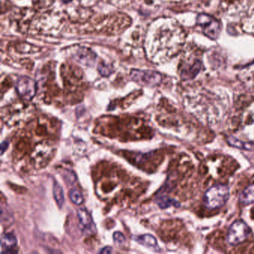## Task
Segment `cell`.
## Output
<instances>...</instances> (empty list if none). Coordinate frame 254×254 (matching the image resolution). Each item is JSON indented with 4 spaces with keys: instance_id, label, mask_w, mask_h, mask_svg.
Here are the masks:
<instances>
[{
    "instance_id": "6da1fadb",
    "label": "cell",
    "mask_w": 254,
    "mask_h": 254,
    "mask_svg": "<svg viewBox=\"0 0 254 254\" xmlns=\"http://www.w3.org/2000/svg\"><path fill=\"white\" fill-rule=\"evenodd\" d=\"M157 50L159 60L172 59L181 51L186 40L184 30L177 22L164 20L157 30Z\"/></svg>"
},
{
    "instance_id": "7a4b0ae2",
    "label": "cell",
    "mask_w": 254,
    "mask_h": 254,
    "mask_svg": "<svg viewBox=\"0 0 254 254\" xmlns=\"http://www.w3.org/2000/svg\"><path fill=\"white\" fill-rule=\"evenodd\" d=\"M230 189L226 184H216L210 187L203 197L204 206L208 210L222 208L230 198Z\"/></svg>"
},
{
    "instance_id": "3957f363",
    "label": "cell",
    "mask_w": 254,
    "mask_h": 254,
    "mask_svg": "<svg viewBox=\"0 0 254 254\" xmlns=\"http://www.w3.org/2000/svg\"><path fill=\"white\" fill-rule=\"evenodd\" d=\"M251 233V227L244 221L238 220L230 225L227 234V242L230 246H236L247 240Z\"/></svg>"
},
{
    "instance_id": "277c9868",
    "label": "cell",
    "mask_w": 254,
    "mask_h": 254,
    "mask_svg": "<svg viewBox=\"0 0 254 254\" xmlns=\"http://www.w3.org/2000/svg\"><path fill=\"white\" fill-rule=\"evenodd\" d=\"M16 90L20 98L24 101H31L37 92L35 81L29 77H20L16 84Z\"/></svg>"
},
{
    "instance_id": "5b68a950",
    "label": "cell",
    "mask_w": 254,
    "mask_h": 254,
    "mask_svg": "<svg viewBox=\"0 0 254 254\" xmlns=\"http://www.w3.org/2000/svg\"><path fill=\"white\" fill-rule=\"evenodd\" d=\"M130 77L136 82L147 86H156L161 81L160 74L152 71L133 70Z\"/></svg>"
},
{
    "instance_id": "8992f818",
    "label": "cell",
    "mask_w": 254,
    "mask_h": 254,
    "mask_svg": "<svg viewBox=\"0 0 254 254\" xmlns=\"http://www.w3.org/2000/svg\"><path fill=\"white\" fill-rule=\"evenodd\" d=\"M197 23L202 28L204 34L210 38L216 39L219 35L220 30L219 22L210 16L201 14L197 17Z\"/></svg>"
},
{
    "instance_id": "52a82bcc",
    "label": "cell",
    "mask_w": 254,
    "mask_h": 254,
    "mask_svg": "<svg viewBox=\"0 0 254 254\" xmlns=\"http://www.w3.org/2000/svg\"><path fill=\"white\" fill-rule=\"evenodd\" d=\"M17 238L12 233H4L1 237V247H2V254H16L17 253Z\"/></svg>"
},
{
    "instance_id": "ba28073f",
    "label": "cell",
    "mask_w": 254,
    "mask_h": 254,
    "mask_svg": "<svg viewBox=\"0 0 254 254\" xmlns=\"http://www.w3.org/2000/svg\"><path fill=\"white\" fill-rule=\"evenodd\" d=\"M78 217L79 219L80 228L82 230H95V225L91 215L85 209H79L78 210Z\"/></svg>"
},
{
    "instance_id": "9c48e42d",
    "label": "cell",
    "mask_w": 254,
    "mask_h": 254,
    "mask_svg": "<svg viewBox=\"0 0 254 254\" xmlns=\"http://www.w3.org/2000/svg\"><path fill=\"white\" fill-rule=\"evenodd\" d=\"M135 240L138 243L140 244V245H143V246L146 247V248H149V249L153 250L155 252H159L160 251V248H159V245H158L156 238L152 236V235H141V236H136L135 238Z\"/></svg>"
},
{
    "instance_id": "30bf717a",
    "label": "cell",
    "mask_w": 254,
    "mask_h": 254,
    "mask_svg": "<svg viewBox=\"0 0 254 254\" xmlns=\"http://www.w3.org/2000/svg\"><path fill=\"white\" fill-rule=\"evenodd\" d=\"M239 202L243 206L254 203V184L248 186L239 194Z\"/></svg>"
},
{
    "instance_id": "8fae6325",
    "label": "cell",
    "mask_w": 254,
    "mask_h": 254,
    "mask_svg": "<svg viewBox=\"0 0 254 254\" xmlns=\"http://www.w3.org/2000/svg\"><path fill=\"white\" fill-rule=\"evenodd\" d=\"M227 142L229 145L233 147L237 148L239 149L245 151H254V143H248L245 141L240 140L238 138L233 136H230L227 137Z\"/></svg>"
},
{
    "instance_id": "7c38bea8",
    "label": "cell",
    "mask_w": 254,
    "mask_h": 254,
    "mask_svg": "<svg viewBox=\"0 0 254 254\" xmlns=\"http://www.w3.org/2000/svg\"><path fill=\"white\" fill-rule=\"evenodd\" d=\"M156 203L161 209H167L171 207H180L181 206V204L176 200L166 195L158 197L156 199Z\"/></svg>"
},
{
    "instance_id": "4fadbf2b",
    "label": "cell",
    "mask_w": 254,
    "mask_h": 254,
    "mask_svg": "<svg viewBox=\"0 0 254 254\" xmlns=\"http://www.w3.org/2000/svg\"><path fill=\"white\" fill-rule=\"evenodd\" d=\"M53 194L55 202L58 204L59 208L62 209L65 202L64 193L62 186L56 181L53 184Z\"/></svg>"
},
{
    "instance_id": "5bb4252c",
    "label": "cell",
    "mask_w": 254,
    "mask_h": 254,
    "mask_svg": "<svg viewBox=\"0 0 254 254\" xmlns=\"http://www.w3.org/2000/svg\"><path fill=\"white\" fill-rule=\"evenodd\" d=\"M69 197H70L72 202L75 205H81L84 202V197H83L82 193L76 189H73L69 191Z\"/></svg>"
},
{
    "instance_id": "9a60e30c",
    "label": "cell",
    "mask_w": 254,
    "mask_h": 254,
    "mask_svg": "<svg viewBox=\"0 0 254 254\" xmlns=\"http://www.w3.org/2000/svg\"><path fill=\"white\" fill-rule=\"evenodd\" d=\"M113 239H114L116 245H119V246H122L126 244V238H125L124 235L120 232H115L113 235Z\"/></svg>"
},
{
    "instance_id": "2e32d148",
    "label": "cell",
    "mask_w": 254,
    "mask_h": 254,
    "mask_svg": "<svg viewBox=\"0 0 254 254\" xmlns=\"http://www.w3.org/2000/svg\"><path fill=\"white\" fill-rule=\"evenodd\" d=\"M106 66H100L98 68L100 74L103 76H108L111 73V70L109 69L108 67H105Z\"/></svg>"
},
{
    "instance_id": "e0dca14e",
    "label": "cell",
    "mask_w": 254,
    "mask_h": 254,
    "mask_svg": "<svg viewBox=\"0 0 254 254\" xmlns=\"http://www.w3.org/2000/svg\"><path fill=\"white\" fill-rule=\"evenodd\" d=\"M112 251H113V250H112L111 247L107 246L104 247L101 251H99V254H111Z\"/></svg>"
},
{
    "instance_id": "ac0fdd59",
    "label": "cell",
    "mask_w": 254,
    "mask_h": 254,
    "mask_svg": "<svg viewBox=\"0 0 254 254\" xmlns=\"http://www.w3.org/2000/svg\"><path fill=\"white\" fill-rule=\"evenodd\" d=\"M8 141L5 140L2 142V144H1V154L3 155L4 152L8 149Z\"/></svg>"
},
{
    "instance_id": "d6986e66",
    "label": "cell",
    "mask_w": 254,
    "mask_h": 254,
    "mask_svg": "<svg viewBox=\"0 0 254 254\" xmlns=\"http://www.w3.org/2000/svg\"><path fill=\"white\" fill-rule=\"evenodd\" d=\"M62 1H63V2H69V1H70V0H62Z\"/></svg>"
}]
</instances>
